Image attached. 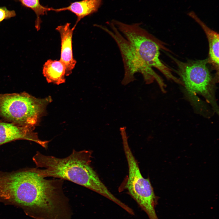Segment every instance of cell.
I'll return each mask as SVG.
<instances>
[{
	"mask_svg": "<svg viewBox=\"0 0 219 219\" xmlns=\"http://www.w3.org/2000/svg\"><path fill=\"white\" fill-rule=\"evenodd\" d=\"M64 181L47 179L35 168L0 171V202L20 207L35 219H60L68 202Z\"/></svg>",
	"mask_w": 219,
	"mask_h": 219,
	"instance_id": "1",
	"label": "cell"
},
{
	"mask_svg": "<svg viewBox=\"0 0 219 219\" xmlns=\"http://www.w3.org/2000/svg\"><path fill=\"white\" fill-rule=\"evenodd\" d=\"M92 152L74 149L68 156L58 158L37 151L33 157L41 176L53 177L70 181L88 188L113 201L119 206L122 201L109 190L90 165Z\"/></svg>",
	"mask_w": 219,
	"mask_h": 219,
	"instance_id": "2",
	"label": "cell"
},
{
	"mask_svg": "<svg viewBox=\"0 0 219 219\" xmlns=\"http://www.w3.org/2000/svg\"><path fill=\"white\" fill-rule=\"evenodd\" d=\"M51 101L50 97L39 99L25 92L0 94V117L8 122L35 127Z\"/></svg>",
	"mask_w": 219,
	"mask_h": 219,
	"instance_id": "3",
	"label": "cell"
},
{
	"mask_svg": "<svg viewBox=\"0 0 219 219\" xmlns=\"http://www.w3.org/2000/svg\"><path fill=\"white\" fill-rule=\"evenodd\" d=\"M112 22L147 66L156 68L168 79L181 84V81L172 74L171 69L160 60V49H166L158 40L141 27L139 23L128 24L116 20Z\"/></svg>",
	"mask_w": 219,
	"mask_h": 219,
	"instance_id": "4",
	"label": "cell"
},
{
	"mask_svg": "<svg viewBox=\"0 0 219 219\" xmlns=\"http://www.w3.org/2000/svg\"><path fill=\"white\" fill-rule=\"evenodd\" d=\"M120 134L128 169L125 188L149 219H158L155 210L157 199L150 180L144 178L141 172L137 162L129 146L126 131L122 130Z\"/></svg>",
	"mask_w": 219,
	"mask_h": 219,
	"instance_id": "5",
	"label": "cell"
},
{
	"mask_svg": "<svg viewBox=\"0 0 219 219\" xmlns=\"http://www.w3.org/2000/svg\"><path fill=\"white\" fill-rule=\"evenodd\" d=\"M111 29L106 26L98 27L107 33L115 40L119 48L123 62L124 75L122 84L126 85L136 80L135 75L141 74L146 84L156 80L162 90L165 86L162 78L153 69L147 66L134 47L124 37L112 22L108 23Z\"/></svg>",
	"mask_w": 219,
	"mask_h": 219,
	"instance_id": "6",
	"label": "cell"
},
{
	"mask_svg": "<svg viewBox=\"0 0 219 219\" xmlns=\"http://www.w3.org/2000/svg\"><path fill=\"white\" fill-rule=\"evenodd\" d=\"M178 67L177 72L188 92L202 95L216 109L214 97L215 81L208 67L207 58L186 62L171 57Z\"/></svg>",
	"mask_w": 219,
	"mask_h": 219,
	"instance_id": "7",
	"label": "cell"
},
{
	"mask_svg": "<svg viewBox=\"0 0 219 219\" xmlns=\"http://www.w3.org/2000/svg\"><path fill=\"white\" fill-rule=\"evenodd\" d=\"M34 127L21 126L8 122L0 121V146L17 140L33 141L47 148L48 141L40 140Z\"/></svg>",
	"mask_w": 219,
	"mask_h": 219,
	"instance_id": "8",
	"label": "cell"
},
{
	"mask_svg": "<svg viewBox=\"0 0 219 219\" xmlns=\"http://www.w3.org/2000/svg\"><path fill=\"white\" fill-rule=\"evenodd\" d=\"M70 24L58 26L56 30L59 33L61 39V52L60 60L66 68V76L69 75L75 67L76 63L73 56L72 37L75 26L71 28Z\"/></svg>",
	"mask_w": 219,
	"mask_h": 219,
	"instance_id": "9",
	"label": "cell"
},
{
	"mask_svg": "<svg viewBox=\"0 0 219 219\" xmlns=\"http://www.w3.org/2000/svg\"><path fill=\"white\" fill-rule=\"evenodd\" d=\"M188 15L200 25L205 32L209 44L208 63L211 64L213 69L216 71V75L218 76L219 34L209 27L194 12H189Z\"/></svg>",
	"mask_w": 219,
	"mask_h": 219,
	"instance_id": "10",
	"label": "cell"
},
{
	"mask_svg": "<svg viewBox=\"0 0 219 219\" xmlns=\"http://www.w3.org/2000/svg\"><path fill=\"white\" fill-rule=\"evenodd\" d=\"M102 0H82L71 3L67 7L59 8H51V11L60 12L68 10L73 13L77 19L74 26L84 17L96 12L99 8Z\"/></svg>",
	"mask_w": 219,
	"mask_h": 219,
	"instance_id": "11",
	"label": "cell"
},
{
	"mask_svg": "<svg viewBox=\"0 0 219 219\" xmlns=\"http://www.w3.org/2000/svg\"><path fill=\"white\" fill-rule=\"evenodd\" d=\"M43 74L48 82L59 85L65 82L66 68L60 60L49 59L43 65Z\"/></svg>",
	"mask_w": 219,
	"mask_h": 219,
	"instance_id": "12",
	"label": "cell"
},
{
	"mask_svg": "<svg viewBox=\"0 0 219 219\" xmlns=\"http://www.w3.org/2000/svg\"><path fill=\"white\" fill-rule=\"evenodd\" d=\"M22 5L26 8H30L35 13L36 19L35 26L37 31L40 28L41 21L40 16L51 11V8H47L41 5L40 0H19Z\"/></svg>",
	"mask_w": 219,
	"mask_h": 219,
	"instance_id": "13",
	"label": "cell"
},
{
	"mask_svg": "<svg viewBox=\"0 0 219 219\" xmlns=\"http://www.w3.org/2000/svg\"><path fill=\"white\" fill-rule=\"evenodd\" d=\"M16 15L14 10H9L5 7H0V23L5 19L14 17Z\"/></svg>",
	"mask_w": 219,
	"mask_h": 219,
	"instance_id": "14",
	"label": "cell"
}]
</instances>
